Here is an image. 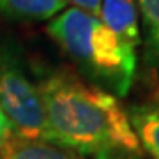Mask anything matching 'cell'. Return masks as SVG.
<instances>
[{
	"mask_svg": "<svg viewBox=\"0 0 159 159\" xmlns=\"http://www.w3.org/2000/svg\"><path fill=\"white\" fill-rule=\"evenodd\" d=\"M94 159H140V156L125 152V150H102V152H97Z\"/></svg>",
	"mask_w": 159,
	"mask_h": 159,
	"instance_id": "cell-10",
	"label": "cell"
},
{
	"mask_svg": "<svg viewBox=\"0 0 159 159\" xmlns=\"http://www.w3.org/2000/svg\"><path fill=\"white\" fill-rule=\"evenodd\" d=\"M66 7V0H0V14L12 20H53Z\"/></svg>",
	"mask_w": 159,
	"mask_h": 159,
	"instance_id": "cell-7",
	"label": "cell"
},
{
	"mask_svg": "<svg viewBox=\"0 0 159 159\" xmlns=\"http://www.w3.org/2000/svg\"><path fill=\"white\" fill-rule=\"evenodd\" d=\"M0 106L14 136L50 142L44 102L34 81L9 50L0 46Z\"/></svg>",
	"mask_w": 159,
	"mask_h": 159,
	"instance_id": "cell-3",
	"label": "cell"
},
{
	"mask_svg": "<svg viewBox=\"0 0 159 159\" xmlns=\"http://www.w3.org/2000/svg\"><path fill=\"white\" fill-rule=\"evenodd\" d=\"M99 20L134 50L142 44L136 0H101Z\"/></svg>",
	"mask_w": 159,
	"mask_h": 159,
	"instance_id": "cell-4",
	"label": "cell"
},
{
	"mask_svg": "<svg viewBox=\"0 0 159 159\" xmlns=\"http://www.w3.org/2000/svg\"><path fill=\"white\" fill-rule=\"evenodd\" d=\"M0 159H81L80 154L43 140L11 136L0 145Z\"/></svg>",
	"mask_w": 159,
	"mask_h": 159,
	"instance_id": "cell-5",
	"label": "cell"
},
{
	"mask_svg": "<svg viewBox=\"0 0 159 159\" xmlns=\"http://www.w3.org/2000/svg\"><path fill=\"white\" fill-rule=\"evenodd\" d=\"M67 4H71V7L81 9V11L94 14L99 18V9H101V0H66Z\"/></svg>",
	"mask_w": 159,
	"mask_h": 159,
	"instance_id": "cell-9",
	"label": "cell"
},
{
	"mask_svg": "<svg viewBox=\"0 0 159 159\" xmlns=\"http://www.w3.org/2000/svg\"><path fill=\"white\" fill-rule=\"evenodd\" d=\"M11 134H12L11 124H9V120H7L6 113H4V110H2V106H0V145L6 142Z\"/></svg>",
	"mask_w": 159,
	"mask_h": 159,
	"instance_id": "cell-11",
	"label": "cell"
},
{
	"mask_svg": "<svg viewBox=\"0 0 159 159\" xmlns=\"http://www.w3.org/2000/svg\"><path fill=\"white\" fill-rule=\"evenodd\" d=\"M44 102L51 143L76 154L102 150L142 152L119 97L69 73H51L37 85Z\"/></svg>",
	"mask_w": 159,
	"mask_h": 159,
	"instance_id": "cell-1",
	"label": "cell"
},
{
	"mask_svg": "<svg viewBox=\"0 0 159 159\" xmlns=\"http://www.w3.org/2000/svg\"><path fill=\"white\" fill-rule=\"evenodd\" d=\"M46 32L73 58L92 85L125 97L136 74V50L125 44L94 14L66 7Z\"/></svg>",
	"mask_w": 159,
	"mask_h": 159,
	"instance_id": "cell-2",
	"label": "cell"
},
{
	"mask_svg": "<svg viewBox=\"0 0 159 159\" xmlns=\"http://www.w3.org/2000/svg\"><path fill=\"white\" fill-rule=\"evenodd\" d=\"M136 6L142 14L147 48L152 57L159 58V0H136Z\"/></svg>",
	"mask_w": 159,
	"mask_h": 159,
	"instance_id": "cell-8",
	"label": "cell"
},
{
	"mask_svg": "<svg viewBox=\"0 0 159 159\" xmlns=\"http://www.w3.org/2000/svg\"><path fill=\"white\" fill-rule=\"evenodd\" d=\"M125 111L140 148H143L150 159H159V104L140 102L129 106Z\"/></svg>",
	"mask_w": 159,
	"mask_h": 159,
	"instance_id": "cell-6",
	"label": "cell"
}]
</instances>
